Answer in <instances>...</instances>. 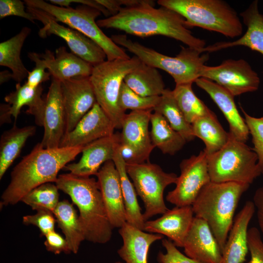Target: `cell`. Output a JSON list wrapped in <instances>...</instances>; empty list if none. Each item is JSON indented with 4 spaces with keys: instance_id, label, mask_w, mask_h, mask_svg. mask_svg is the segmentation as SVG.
I'll list each match as a JSON object with an SVG mask.
<instances>
[{
    "instance_id": "16",
    "label": "cell",
    "mask_w": 263,
    "mask_h": 263,
    "mask_svg": "<svg viewBox=\"0 0 263 263\" xmlns=\"http://www.w3.org/2000/svg\"><path fill=\"white\" fill-rule=\"evenodd\" d=\"M44 99V133L40 143L44 148H57L60 147L66 131V117L60 81L52 77L48 91Z\"/></svg>"
},
{
    "instance_id": "35",
    "label": "cell",
    "mask_w": 263,
    "mask_h": 263,
    "mask_svg": "<svg viewBox=\"0 0 263 263\" xmlns=\"http://www.w3.org/2000/svg\"><path fill=\"white\" fill-rule=\"evenodd\" d=\"M153 111L162 114L172 128L179 132L187 142L195 138L191 124L186 120L174 97L172 91L165 89Z\"/></svg>"
},
{
    "instance_id": "41",
    "label": "cell",
    "mask_w": 263,
    "mask_h": 263,
    "mask_svg": "<svg viewBox=\"0 0 263 263\" xmlns=\"http://www.w3.org/2000/svg\"><path fill=\"white\" fill-rule=\"evenodd\" d=\"M28 56L35 63L36 66L32 71L28 72L26 83L31 87L37 88L42 83L50 80L51 75L49 72L45 71L47 67L39 54L29 52Z\"/></svg>"
},
{
    "instance_id": "45",
    "label": "cell",
    "mask_w": 263,
    "mask_h": 263,
    "mask_svg": "<svg viewBox=\"0 0 263 263\" xmlns=\"http://www.w3.org/2000/svg\"><path fill=\"white\" fill-rule=\"evenodd\" d=\"M45 237L46 239L44 244L48 251L56 255L62 252L66 254L71 253L65 238L55 231L49 233Z\"/></svg>"
},
{
    "instance_id": "26",
    "label": "cell",
    "mask_w": 263,
    "mask_h": 263,
    "mask_svg": "<svg viewBox=\"0 0 263 263\" xmlns=\"http://www.w3.org/2000/svg\"><path fill=\"white\" fill-rule=\"evenodd\" d=\"M118 232L123 244L117 253L125 263H148L150 247L154 242L163 238L162 235L145 232L127 222Z\"/></svg>"
},
{
    "instance_id": "42",
    "label": "cell",
    "mask_w": 263,
    "mask_h": 263,
    "mask_svg": "<svg viewBox=\"0 0 263 263\" xmlns=\"http://www.w3.org/2000/svg\"><path fill=\"white\" fill-rule=\"evenodd\" d=\"M162 244L166 252H158L157 261L159 263H201L183 254L169 239H162Z\"/></svg>"
},
{
    "instance_id": "52",
    "label": "cell",
    "mask_w": 263,
    "mask_h": 263,
    "mask_svg": "<svg viewBox=\"0 0 263 263\" xmlns=\"http://www.w3.org/2000/svg\"><path fill=\"white\" fill-rule=\"evenodd\" d=\"M114 263H122V262H116Z\"/></svg>"
},
{
    "instance_id": "47",
    "label": "cell",
    "mask_w": 263,
    "mask_h": 263,
    "mask_svg": "<svg viewBox=\"0 0 263 263\" xmlns=\"http://www.w3.org/2000/svg\"><path fill=\"white\" fill-rule=\"evenodd\" d=\"M97 1L104 7L111 14V16L117 14L120 9L138 4L143 0H96Z\"/></svg>"
},
{
    "instance_id": "37",
    "label": "cell",
    "mask_w": 263,
    "mask_h": 263,
    "mask_svg": "<svg viewBox=\"0 0 263 263\" xmlns=\"http://www.w3.org/2000/svg\"><path fill=\"white\" fill-rule=\"evenodd\" d=\"M58 190L56 184L45 183L28 192L21 201L37 211L47 210L53 213L59 202Z\"/></svg>"
},
{
    "instance_id": "40",
    "label": "cell",
    "mask_w": 263,
    "mask_h": 263,
    "mask_svg": "<svg viewBox=\"0 0 263 263\" xmlns=\"http://www.w3.org/2000/svg\"><path fill=\"white\" fill-rule=\"evenodd\" d=\"M22 221L24 224L36 226L39 229L41 235L45 236L55 231L56 219L52 212L39 210L35 214L23 216Z\"/></svg>"
},
{
    "instance_id": "20",
    "label": "cell",
    "mask_w": 263,
    "mask_h": 263,
    "mask_svg": "<svg viewBox=\"0 0 263 263\" xmlns=\"http://www.w3.org/2000/svg\"><path fill=\"white\" fill-rule=\"evenodd\" d=\"M151 110L134 111L126 114L120 133L121 143L131 147L141 163L149 161L153 145L149 125Z\"/></svg>"
},
{
    "instance_id": "3",
    "label": "cell",
    "mask_w": 263,
    "mask_h": 263,
    "mask_svg": "<svg viewBox=\"0 0 263 263\" xmlns=\"http://www.w3.org/2000/svg\"><path fill=\"white\" fill-rule=\"evenodd\" d=\"M55 183L77 207L85 240L98 244L109 242L113 227L109 220L97 180L69 172L58 175Z\"/></svg>"
},
{
    "instance_id": "32",
    "label": "cell",
    "mask_w": 263,
    "mask_h": 263,
    "mask_svg": "<svg viewBox=\"0 0 263 263\" xmlns=\"http://www.w3.org/2000/svg\"><path fill=\"white\" fill-rule=\"evenodd\" d=\"M53 214L65 235L70 253L76 254L85 240L76 211L71 203L64 200L59 202Z\"/></svg>"
},
{
    "instance_id": "30",
    "label": "cell",
    "mask_w": 263,
    "mask_h": 263,
    "mask_svg": "<svg viewBox=\"0 0 263 263\" xmlns=\"http://www.w3.org/2000/svg\"><path fill=\"white\" fill-rule=\"evenodd\" d=\"M124 82L136 94L145 97L161 96L165 90L157 69L142 62L126 75Z\"/></svg>"
},
{
    "instance_id": "4",
    "label": "cell",
    "mask_w": 263,
    "mask_h": 263,
    "mask_svg": "<svg viewBox=\"0 0 263 263\" xmlns=\"http://www.w3.org/2000/svg\"><path fill=\"white\" fill-rule=\"evenodd\" d=\"M249 186L210 181L201 189L192 205L194 216L207 223L222 252L232 228L238 203Z\"/></svg>"
},
{
    "instance_id": "34",
    "label": "cell",
    "mask_w": 263,
    "mask_h": 263,
    "mask_svg": "<svg viewBox=\"0 0 263 263\" xmlns=\"http://www.w3.org/2000/svg\"><path fill=\"white\" fill-rule=\"evenodd\" d=\"M150 135L154 147L164 154L174 155L182 149L187 141L170 126L160 113L154 112L150 116Z\"/></svg>"
},
{
    "instance_id": "21",
    "label": "cell",
    "mask_w": 263,
    "mask_h": 263,
    "mask_svg": "<svg viewBox=\"0 0 263 263\" xmlns=\"http://www.w3.org/2000/svg\"><path fill=\"white\" fill-rule=\"evenodd\" d=\"M194 215L192 206H175L159 218L145 221L143 230L165 235L177 247H183Z\"/></svg>"
},
{
    "instance_id": "5",
    "label": "cell",
    "mask_w": 263,
    "mask_h": 263,
    "mask_svg": "<svg viewBox=\"0 0 263 263\" xmlns=\"http://www.w3.org/2000/svg\"><path fill=\"white\" fill-rule=\"evenodd\" d=\"M157 3L181 15L189 29L198 27L231 38L242 34L243 25L237 13L225 1L159 0Z\"/></svg>"
},
{
    "instance_id": "31",
    "label": "cell",
    "mask_w": 263,
    "mask_h": 263,
    "mask_svg": "<svg viewBox=\"0 0 263 263\" xmlns=\"http://www.w3.org/2000/svg\"><path fill=\"white\" fill-rule=\"evenodd\" d=\"M31 32V28L24 27L17 35L0 43V65L9 68L12 71L13 79L18 83L28 76L29 71L20 58V53Z\"/></svg>"
},
{
    "instance_id": "10",
    "label": "cell",
    "mask_w": 263,
    "mask_h": 263,
    "mask_svg": "<svg viewBox=\"0 0 263 263\" xmlns=\"http://www.w3.org/2000/svg\"><path fill=\"white\" fill-rule=\"evenodd\" d=\"M126 171L144 203L145 221L157 214H163L169 209L164 192L168 186L176 183L178 176L175 173L166 172L159 165L149 161L126 164Z\"/></svg>"
},
{
    "instance_id": "50",
    "label": "cell",
    "mask_w": 263,
    "mask_h": 263,
    "mask_svg": "<svg viewBox=\"0 0 263 263\" xmlns=\"http://www.w3.org/2000/svg\"><path fill=\"white\" fill-rule=\"evenodd\" d=\"M10 105L8 103H1L0 105V125L11 122Z\"/></svg>"
},
{
    "instance_id": "39",
    "label": "cell",
    "mask_w": 263,
    "mask_h": 263,
    "mask_svg": "<svg viewBox=\"0 0 263 263\" xmlns=\"http://www.w3.org/2000/svg\"><path fill=\"white\" fill-rule=\"evenodd\" d=\"M244 115V121L247 126L254 152L258 157V164L261 174L263 175V116L255 117L249 115L240 106Z\"/></svg>"
},
{
    "instance_id": "14",
    "label": "cell",
    "mask_w": 263,
    "mask_h": 263,
    "mask_svg": "<svg viewBox=\"0 0 263 263\" xmlns=\"http://www.w3.org/2000/svg\"><path fill=\"white\" fill-rule=\"evenodd\" d=\"M61 89L66 133L75 127L96 101L90 76L77 77L61 81Z\"/></svg>"
},
{
    "instance_id": "28",
    "label": "cell",
    "mask_w": 263,
    "mask_h": 263,
    "mask_svg": "<svg viewBox=\"0 0 263 263\" xmlns=\"http://www.w3.org/2000/svg\"><path fill=\"white\" fill-rule=\"evenodd\" d=\"M36 132L34 126L19 128L15 124L4 131L0 140V179L19 157L28 139Z\"/></svg>"
},
{
    "instance_id": "8",
    "label": "cell",
    "mask_w": 263,
    "mask_h": 263,
    "mask_svg": "<svg viewBox=\"0 0 263 263\" xmlns=\"http://www.w3.org/2000/svg\"><path fill=\"white\" fill-rule=\"evenodd\" d=\"M207 164L213 182L250 185L261 175L258 157L253 149L230 134L227 142L222 149L207 156Z\"/></svg>"
},
{
    "instance_id": "17",
    "label": "cell",
    "mask_w": 263,
    "mask_h": 263,
    "mask_svg": "<svg viewBox=\"0 0 263 263\" xmlns=\"http://www.w3.org/2000/svg\"><path fill=\"white\" fill-rule=\"evenodd\" d=\"M95 175L110 222L113 228H120L126 222V211L119 173L113 161L105 162Z\"/></svg>"
},
{
    "instance_id": "18",
    "label": "cell",
    "mask_w": 263,
    "mask_h": 263,
    "mask_svg": "<svg viewBox=\"0 0 263 263\" xmlns=\"http://www.w3.org/2000/svg\"><path fill=\"white\" fill-rule=\"evenodd\" d=\"M120 142L119 132L93 141L83 147L77 162L68 164L63 169L78 176L95 175L105 162L113 160Z\"/></svg>"
},
{
    "instance_id": "44",
    "label": "cell",
    "mask_w": 263,
    "mask_h": 263,
    "mask_svg": "<svg viewBox=\"0 0 263 263\" xmlns=\"http://www.w3.org/2000/svg\"><path fill=\"white\" fill-rule=\"evenodd\" d=\"M247 244L251 256L248 263H263V241L257 228L253 227L248 229Z\"/></svg>"
},
{
    "instance_id": "43",
    "label": "cell",
    "mask_w": 263,
    "mask_h": 263,
    "mask_svg": "<svg viewBox=\"0 0 263 263\" xmlns=\"http://www.w3.org/2000/svg\"><path fill=\"white\" fill-rule=\"evenodd\" d=\"M25 3L20 0H0V19L14 16L35 23L34 16L25 10Z\"/></svg>"
},
{
    "instance_id": "38",
    "label": "cell",
    "mask_w": 263,
    "mask_h": 263,
    "mask_svg": "<svg viewBox=\"0 0 263 263\" xmlns=\"http://www.w3.org/2000/svg\"><path fill=\"white\" fill-rule=\"evenodd\" d=\"M160 96H142L131 89L123 81L119 96V106L124 112L134 111H153L159 102Z\"/></svg>"
},
{
    "instance_id": "29",
    "label": "cell",
    "mask_w": 263,
    "mask_h": 263,
    "mask_svg": "<svg viewBox=\"0 0 263 263\" xmlns=\"http://www.w3.org/2000/svg\"><path fill=\"white\" fill-rule=\"evenodd\" d=\"M119 145L115 150L113 161L120 177L126 211V222L143 230L145 221L138 202L135 189L127 172L126 164L121 156L119 149Z\"/></svg>"
},
{
    "instance_id": "13",
    "label": "cell",
    "mask_w": 263,
    "mask_h": 263,
    "mask_svg": "<svg viewBox=\"0 0 263 263\" xmlns=\"http://www.w3.org/2000/svg\"><path fill=\"white\" fill-rule=\"evenodd\" d=\"M201 77L211 80L233 96L256 91L260 79L249 64L243 59H228L216 66H204Z\"/></svg>"
},
{
    "instance_id": "2",
    "label": "cell",
    "mask_w": 263,
    "mask_h": 263,
    "mask_svg": "<svg viewBox=\"0 0 263 263\" xmlns=\"http://www.w3.org/2000/svg\"><path fill=\"white\" fill-rule=\"evenodd\" d=\"M83 147L47 149L38 143L13 168L10 183L1 195L0 205H15L39 186L56 183L60 169L74 160Z\"/></svg>"
},
{
    "instance_id": "48",
    "label": "cell",
    "mask_w": 263,
    "mask_h": 263,
    "mask_svg": "<svg viewBox=\"0 0 263 263\" xmlns=\"http://www.w3.org/2000/svg\"><path fill=\"white\" fill-rule=\"evenodd\" d=\"M253 203L257 209L259 227L263 233V186L258 188L253 196Z\"/></svg>"
},
{
    "instance_id": "9",
    "label": "cell",
    "mask_w": 263,
    "mask_h": 263,
    "mask_svg": "<svg viewBox=\"0 0 263 263\" xmlns=\"http://www.w3.org/2000/svg\"><path fill=\"white\" fill-rule=\"evenodd\" d=\"M26 6L43 10L57 22H62L96 43L105 52L108 60L129 59L125 51L107 36L97 25L95 19L101 12L87 6L75 9L61 7L43 0H25Z\"/></svg>"
},
{
    "instance_id": "11",
    "label": "cell",
    "mask_w": 263,
    "mask_h": 263,
    "mask_svg": "<svg viewBox=\"0 0 263 263\" xmlns=\"http://www.w3.org/2000/svg\"><path fill=\"white\" fill-rule=\"evenodd\" d=\"M26 8L35 20L37 19L43 24V27L38 32L40 38H45L51 35H55L62 38L72 53L93 66L105 61L107 56L103 50L83 34L60 25L51 15L42 10L28 6H26Z\"/></svg>"
},
{
    "instance_id": "15",
    "label": "cell",
    "mask_w": 263,
    "mask_h": 263,
    "mask_svg": "<svg viewBox=\"0 0 263 263\" xmlns=\"http://www.w3.org/2000/svg\"><path fill=\"white\" fill-rule=\"evenodd\" d=\"M114 125L96 102L75 127L65 134L60 147H84L100 138L114 133Z\"/></svg>"
},
{
    "instance_id": "51",
    "label": "cell",
    "mask_w": 263,
    "mask_h": 263,
    "mask_svg": "<svg viewBox=\"0 0 263 263\" xmlns=\"http://www.w3.org/2000/svg\"><path fill=\"white\" fill-rule=\"evenodd\" d=\"M13 74L8 70H4L0 72V84H2L13 79Z\"/></svg>"
},
{
    "instance_id": "7",
    "label": "cell",
    "mask_w": 263,
    "mask_h": 263,
    "mask_svg": "<svg viewBox=\"0 0 263 263\" xmlns=\"http://www.w3.org/2000/svg\"><path fill=\"white\" fill-rule=\"evenodd\" d=\"M141 61L136 56L129 59L105 60L93 67L90 76L96 102L112 121L115 129H121L125 112L119 106V96L125 77Z\"/></svg>"
},
{
    "instance_id": "33",
    "label": "cell",
    "mask_w": 263,
    "mask_h": 263,
    "mask_svg": "<svg viewBox=\"0 0 263 263\" xmlns=\"http://www.w3.org/2000/svg\"><path fill=\"white\" fill-rule=\"evenodd\" d=\"M191 126L194 136L204 142V150L207 156L219 150L229 138V132L225 131L214 113L197 119L191 124Z\"/></svg>"
},
{
    "instance_id": "25",
    "label": "cell",
    "mask_w": 263,
    "mask_h": 263,
    "mask_svg": "<svg viewBox=\"0 0 263 263\" xmlns=\"http://www.w3.org/2000/svg\"><path fill=\"white\" fill-rule=\"evenodd\" d=\"M247 27L245 34L233 41L218 42L202 49L203 53H211L229 47L244 46L257 51L263 56V14L259 12L258 1L254 0L240 14Z\"/></svg>"
},
{
    "instance_id": "12",
    "label": "cell",
    "mask_w": 263,
    "mask_h": 263,
    "mask_svg": "<svg viewBox=\"0 0 263 263\" xmlns=\"http://www.w3.org/2000/svg\"><path fill=\"white\" fill-rule=\"evenodd\" d=\"M175 188L166 200L176 207L192 206L203 187L209 183L207 156L204 150L182 161Z\"/></svg>"
},
{
    "instance_id": "19",
    "label": "cell",
    "mask_w": 263,
    "mask_h": 263,
    "mask_svg": "<svg viewBox=\"0 0 263 263\" xmlns=\"http://www.w3.org/2000/svg\"><path fill=\"white\" fill-rule=\"evenodd\" d=\"M183 247L188 257L201 263H221L222 250L207 223L194 216Z\"/></svg>"
},
{
    "instance_id": "22",
    "label": "cell",
    "mask_w": 263,
    "mask_h": 263,
    "mask_svg": "<svg viewBox=\"0 0 263 263\" xmlns=\"http://www.w3.org/2000/svg\"><path fill=\"white\" fill-rule=\"evenodd\" d=\"M196 84L208 94L220 109L229 125V133L237 140L245 143L250 134L247 126L239 113L234 96L215 82L200 77Z\"/></svg>"
},
{
    "instance_id": "46",
    "label": "cell",
    "mask_w": 263,
    "mask_h": 263,
    "mask_svg": "<svg viewBox=\"0 0 263 263\" xmlns=\"http://www.w3.org/2000/svg\"><path fill=\"white\" fill-rule=\"evenodd\" d=\"M49 1L52 4L64 8L70 7L72 3H80L99 10L107 18L111 15L110 12L96 0H50Z\"/></svg>"
},
{
    "instance_id": "49",
    "label": "cell",
    "mask_w": 263,
    "mask_h": 263,
    "mask_svg": "<svg viewBox=\"0 0 263 263\" xmlns=\"http://www.w3.org/2000/svg\"><path fill=\"white\" fill-rule=\"evenodd\" d=\"M119 149L126 164L141 163L137 154L131 147L120 142Z\"/></svg>"
},
{
    "instance_id": "23",
    "label": "cell",
    "mask_w": 263,
    "mask_h": 263,
    "mask_svg": "<svg viewBox=\"0 0 263 263\" xmlns=\"http://www.w3.org/2000/svg\"><path fill=\"white\" fill-rule=\"evenodd\" d=\"M255 211L252 201H247L235 218L222 252L221 263H243L248 251V227Z\"/></svg>"
},
{
    "instance_id": "1",
    "label": "cell",
    "mask_w": 263,
    "mask_h": 263,
    "mask_svg": "<svg viewBox=\"0 0 263 263\" xmlns=\"http://www.w3.org/2000/svg\"><path fill=\"white\" fill-rule=\"evenodd\" d=\"M154 5L153 0H143L96 23L100 28L117 29L141 38L166 36L198 50L206 47L205 41L192 35L181 15L166 7L155 8Z\"/></svg>"
},
{
    "instance_id": "24",
    "label": "cell",
    "mask_w": 263,
    "mask_h": 263,
    "mask_svg": "<svg viewBox=\"0 0 263 263\" xmlns=\"http://www.w3.org/2000/svg\"><path fill=\"white\" fill-rule=\"evenodd\" d=\"M52 78L60 82L77 77L90 76L93 66L72 53L64 46L56 50V55L46 49L39 54Z\"/></svg>"
},
{
    "instance_id": "27",
    "label": "cell",
    "mask_w": 263,
    "mask_h": 263,
    "mask_svg": "<svg viewBox=\"0 0 263 263\" xmlns=\"http://www.w3.org/2000/svg\"><path fill=\"white\" fill-rule=\"evenodd\" d=\"M42 85L37 88L29 86L26 82L17 83L15 91L4 97L5 101L10 105L12 116L16 120L21 108L27 106L26 113L33 115L37 125L43 127L44 99L42 97Z\"/></svg>"
},
{
    "instance_id": "36",
    "label": "cell",
    "mask_w": 263,
    "mask_h": 263,
    "mask_svg": "<svg viewBox=\"0 0 263 263\" xmlns=\"http://www.w3.org/2000/svg\"><path fill=\"white\" fill-rule=\"evenodd\" d=\"M192 83L176 85L174 97L186 120L190 124L197 119L213 113L193 92Z\"/></svg>"
},
{
    "instance_id": "6",
    "label": "cell",
    "mask_w": 263,
    "mask_h": 263,
    "mask_svg": "<svg viewBox=\"0 0 263 263\" xmlns=\"http://www.w3.org/2000/svg\"><path fill=\"white\" fill-rule=\"evenodd\" d=\"M118 45L126 48L142 62L163 70L173 78L176 85L193 83L201 77L205 63L209 59V53H202L200 50L181 46L179 53L175 56L163 55L152 48L128 38L125 34L111 37Z\"/></svg>"
}]
</instances>
